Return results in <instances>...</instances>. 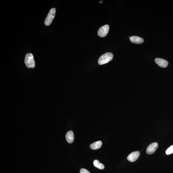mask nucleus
<instances>
[{
	"label": "nucleus",
	"mask_w": 173,
	"mask_h": 173,
	"mask_svg": "<svg viewBox=\"0 0 173 173\" xmlns=\"http://www.w3.org/2000/svg\"><path fill=\"white\" fill-rule=\"evenodd\" d=\"M80 173H91L90 171L88 170L82 168V169H81L80 171Z\"/></svg>",
	"instance_id": "nucleus-13"
},
{
	"label": "nucleus",
	"mask_w": 173,
	"mask_h": 173,
	"mask_svg": "<svg viewBox=\"0 0 173 173\" xmlns=\"http://www.w3.org/2000/svg\"><path fill=\"white\" fill-rule=\"evenodd\" d=\"M102 145V142L101 141H96L90 145V148L93 150H97L100 149Z\"/></svg>",
	"instance_id": "nucleus-10"
},
{
	"label": "nucleus",
	"mask_w": 173,
	"mask_h": 173,
	"mask_svg": "<svg viewBox=\"0 0 173 173\" xmlns=\"http://www.w3.org/2000/svg\"><path fill=\"white\" fill-rule=\"evenodd\" d=\"M140 155V153L139 151H134L128 155L127 159L130 162H134L138 159Z\"/></svg>",
	"instance_id": "nucleus-6"
},
{
	"label": "nucleus",
	"mask_w": 173,
	"mask_h": 173,
	"mask_svg": "<svg viewBox=\"0 0 173 173\" xmlns=\"http://www.w3.org/2000/svg\"><path fill=\"white\" fill-rule=\"evenodd\" d=\"M93 164L95 166L99 169L103 170L105 168V166L103 164L100 163V161L97 160H95L94 161Z\"/></svg>",
	"instance_id": "nucleus-11"
},
{
	"label": "nucleus",
	"mask_w": 173,
	"mask_h": 173,
	"mask_svg": "<svg viewBox=\"0 0 173 173\" xmlns=\"http://www.w3.org/2000/svg\"><path fill=\"white\" fill-rule=\"evenodd\" d=\"M56 13V10L55 8H52L50 10L44 22L46 26H49L51 24L55 17Z\"/></svg>",
	"instance_id": "nucleus-3"
},
{
	"label": "nucleus",
	"mask_w": 173,
	"mask_h": 173,
	"mask_svg": "<svg viewBox=\"0 0 173 173\" xmlns=\"http://www.w3.org/2000/svg\"><path fill=\"white\" fill-rule=\"evenodd\" d=\"M113 55L112 53L108 52L102 55L99 58L98 63L99 65H102L109 62L112 60Z\"/></svg>",
	"instance_id": "nucleus-2"
},
{
	"label": "nucleus",
	"mask_w": 173,
	"mask_h": 173,
	"mask_svg": "<svg viewBox=\"0 0 173 173\" xmlns=\"http://www.w3.org/2000/svg\"><path fill=\"white\" fill-rule=\"evenodd\" d=\"M24 63L28 68H34L35 67V62L33 54L29 53L25 56Z\"/></svg>",
	"instance_id": "nucleus-1"
},
{
	"label": "nucleus",
	"mask_w": 173,
	"mask_h": 173,
	"mask_svg": "<svg viewBox=\"0 0 173 173\" xmlns=\"http://www.w3.org/2000/svg\"><path fill=\"white\" fill-rule=\"evenodd\" d=\"M109 29V26L107 24L101 27L98 31V36L101 37H104L106 36L108 33Z\"/></svg>",
	"instance_id": "nucleus-4"
},
{
	"label": "nucleus",
	"mask_w": 173,
	"mask_h": 173,
	"mask_svg": "<svg viewBox=\"0 0 173 173\" xmlns=\"http://www.w3.org/2000/svg\"><path fill=\"white\" fill-rule=\"evenodd\" d=\"M155 61L157 64L159 66L162 68H165L167 67L168 64V62L166 60L160 58H156L155 59Z\"/></svg>",
	"instance_id": "nucleus-7"
},
{
	"label": "nucleus",
	"mask_w": 173,
	"mask_h": 173,
	"mask_svg": "<svg viewBox=\"0 0 173 173\" xmlns=\"http://www.w3.org/2000/svg\"><path fill=\"white\" fill-rule=\"evenodd\" d=\"M66 141L69 144H71L74 140V134L72 131H70L67 133L66 135Z\"/></svg>",
	"instance_id": "nucleus-8"
},
{
	"label": "nucleus",
	"mask_w": 173,
	"mask_h": 173,
	"mask_svg": "<svg viewBox=\"0 0 173 173\" xmlns=\"http://www.w3.org/2000/svg\"><path fill=\"white\" fill-rule=\"evenodd\" d=\"M130 40L133 43L139 44L143 43L144 40L142 38L138 36H132L130 38Z\"/></svg>",
	"instance_id": "nucleus-9"
},
{
	"label": "nucleus",
	"mask_w": 173,
	"mask_h": 173,
	"mask_svg": "<svg viewBox=\"0 0 173 173\" xmlns=\"http://www.w3.org/2000/svg\"><path fill=\"white\" fill-rule=\"evenodd\" d=\"M159 147V144L156 142L151 143L148 146L146 152L148 154L151 155L155 153Z\"/></svg>",
	"instance_id": "nucleus-5"
},
{
	"label": "nucleus",
	"mask_w": 173,
	"mask_h": 173,
	"mask_svg": "<svg viewBox=\"0 0 173 173\" xmlns=\"http://www.w3.org/2000/svg\"><path fill=\"white\" fill-rule=\"evenodd\" d=\"M173 153V145L171 146L167 149L166 154L167 155H169Z\"/></svg>",
	"instance_id": "nucleus-12"
}]
</instances>
